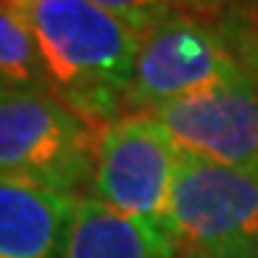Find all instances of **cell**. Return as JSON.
Returning <instances> with one entry per match:
<instances>
[{"mask_svg":"<svg viewBox=\"0 0 258 258\" xmlns=\"http://www.w3.org/2000/svg\"><path fill=\"white\" fill-rule=\"evenodd\" d=\"M0 87L48 92L37 42L11 0H0Z\"/></svg>","mask_w":258,"mask_h":258,"instance_id":"9c48e42d","label":"cell"},{"mask_svg":"<svg viewBox=\"0 0 258 258\" xmlns=\"http://www.w3.org/2000/svg\"><path fill=\"white\" fill-rule=\"evenodd\" d=\"M0 92H3V87H0Z\"/></svg>","mask_w":258,"mask_h":258,"instance_id":"4fadbf2b","label":"cell"},{"mask_svg":"<svg viewBox=\"0 0 258 258\" xmlns=\"http://www.w3.org/2000/svg\"><path fill=\"white\" fill-rule=\"evenodd\" d=\"M92 3H98L103 11H108L111 16L124 21L137 34H145L158 21L174 14H187L182 8V0H92Z\"/></svg>","mask_w":258,"mask_h":258,"instance_id":"30bf717a","label":"cell"},{"mask_svg":"<svg viewBox=\"0 0 258 258\" xmlns=\"http://www.w3.org/2000/svg\"><path fill=\"white\" fill-rule=\"evenodd\" d=\"M63 258H179V253L163 232L79 198Z\"/></svg>","mask_w":258,"mask_h":258,"instance_id":"ba28073f","label":"cell"},{"mask_svg":"<svg viewBox=\"0 0 258 258\" xmlns=\"http://www.w3.org/2000/svg\"><path fill=\"white\" fill-rule=\"evenodd\" d=\"M227 3H232V0H182V8L187 11V14L206 16V14H211V11L224 8Z\"/></svg>","mask_w":258,"mask_h":258,"instance_id":"8fae6325","label":"cell"},{"mask_svg":"<svg viewBox=\"0 0 258 258\" xmlns=\"http://www.w3.org/2000/svg\"><path fill=\"white\" fill-rule=\"evenodd\" d=\"M182 258H253V255H229V253H190Z\"/></svg>","mask_w":258,"mask_h":258,"instance_id":"7c38bea8","label":"cell"},{"mask_svg":"<svg viewBox=\"0 0 258 258\" xmlns=\"http://www.w3.org/2000/svg\"><path fill=\"white\" fill-rule=\"evenodd\" d=\"M98 126L42 90L0 92V174L87 198Z\"/></svg>","mask_w":258,"mask_h":258,"instance_id":"7a4b0ae2","label":"cell"},{"mask_svg":"<svg viewBox=\"0 0 258 258\" xmlns=\"http://www.w3.org/2000/svg\"><path fill=\"white\" fill-rule=\"evenodd\" d=\"M79 198L0 174V258H63Z\"/></svg>","mask_w":258,"mask_h":258,"instance_id":"52a82bcc","label":"cell"},{"mask_svg":"<svg viewBox=\"0 0 258 258\" xmlns=\"http://www.w3.org/2000/svg\"><path fill=\"white\" fill-rule=\"evenodd\" d=\"M166 234L179 258L190 253L258 258V169L182 156Z\"/></svg>","mask_w":258,"mask_h":258,"instance_id":"5b68a950","label":"cell"},{"mask_svg":"<svg viewBox=\"0 0 258 258\" xmlns=\"http://www.w3.org/2000/svg\"><path fill=\"white\" fill-rule=\"evenodd\" d=\"M179 161L182 153L153 116L124 113L98 126L87 198L166 234Z\"/></svg>","mask_w":258,"mask_h":258,"instance_id":"277c9868","label":"cell"},{"mask_svg":"<svg viewBox=\"0 0 258 258\" xmlns=\"http://www.w3.org/2000/svg\"><path fill=\"white\" fill-rule=\"evenodd\" d=\"M255 74L253 58L221 27L198 14H174L140 40L124 113H150L171 100Z\"/></svg>","mask_w":258,"mask_h":258,"instance_id":"3957f363","label":"cell"},{"mask_svg":"<svg viewBox=\"0 0 258 258\" xmlns=\"http://www.w3.org/2000/svg\"><path fill=\"white\" fill-rule=\"evenodd\" d=\"M11 3L32 29L50 95L95 126L124 116L143 34L92 0Z\"/></svg>","mask_w":258,"mask_h":258,"instance_id":"6da1fadb","label":"cell"},{"mask_svg":"<svg viewBox=\"0 0 258 258\" xmlns=\"http://www.w3.org/2000/svg\"><path fill=\"white\" fill-rule=\"evenodd\" d=\"M148 116L187 158L258 169V74L171 100Z\"/></svg>","mask_w":258,"mask_h":258,"instance_id":"8992f818","label":"cell"}]
</instances>
